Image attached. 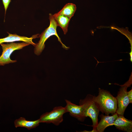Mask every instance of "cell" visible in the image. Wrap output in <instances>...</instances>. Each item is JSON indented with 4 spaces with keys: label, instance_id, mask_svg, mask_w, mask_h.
Here are the masks:
<instances>
[{
    "label": "cell",
    "instance_id": "1",
    "mask_svg": "<svg viewBox=\"0 0 132 132\" xmlns=\"http://www.w3.org/2000/svg\"><path fill=\"white\" fill-rule=\"evenodd\" d=\"M99 93L94 96V100L99 111L106 115H113L116 113L117 103L116 97L107 90L99 88Z\"/></svg>",
    "mask_w": 132,
    "mask_h": 132
},
{
    "label": "cell",
    "instance_id": "2",
    "mask_svg": "<svg viewBox=\"0 0 132 132\" xmlns=\"http://www.w3.org/2000/svg\"><path fill=\"white\" fill-rule=\"evenodd\" d=\"M49 19L50 24L49 26L46 28L39 36L40 40L38 43L36 44L34 49V54L38 55H40L45 48V43L47 40L50 37L55 35L57 37L58 41L61 44L62 47L66 50L68 49L69 47H67L63 44L60 38L58 36L56 28L58 26L53 15L49 14Z\"/></svg>",
    "mask_w": 132,
    "mask_h": 132
},
{
    "label": "cell",
    "instance_id": "3",
    "mask_svg": "<svg viewBox=\"0 0 132 132\" xmlns=\"http://www.w3.org/2000/svg\"><path fill=\"white\" fill-rule=\"evenodd\" d=\"M94 96L91 94L87 95L84 99H80L79 105L83 106L85 117H88L91 119L93 129L89 132H96V127L98 123V116L99 111L94 100Z\"/></svg>",
    "mask_w": 132,
    "mask_h": 132
},
{
    "label": "cell",
    "instance_id": "4",
    "mask_svg": "<svg viewBox=\"0 0 132 132\" xmlns=\"http://www.w3.org/2000/svg\"><path fill=\"white\" fill-rule=\"evenodd\" d=\"M2 47V52L0 56V66H4L10 63L16 62V60H12L10 56L11 53L14 51L22 49L30 44L23 42L21 43H12L10 44H0Z\"/></svg>",
    "mask_w": 132,
    "mask_h": 132
},
{
    "label": "cell",
    "instance_id": "5",
    "mask_svg": "<svg viewBox=\"0 0 132 132\" xmlns=\"http://www.w3.org/2000/svg\"><path fill=\"white\" fill-rule=\"evenodd\" d=\"M67 111L65 107L58 106L54 107L50 112L44 113L39 119L40 123H52L59 125L63 121V115Z\"/></svg>",
    "mask_w": 132,
    "mask_h": 132
},
{
    "label": "cell",
    "instance_id": "6",
    "mask_svg": "<svg viewBox=\"0 0 132 132\" xmlns=\"http://www.w3.org/2000/svg\"><path fill=\"white\" fill-rule=\"evenodd\" d=\"M132 83V78H131L127 82L121 86L118 92L116 97L117 103L116 113L118 115H123L126 108L130 103L127 89Z\"/></svg>",
    "mask_w": 132,
    "mask_h": 132
},
{
    "label": "cell",
    "instance_id": "7",
    "mask_svg": "<svg viewBox=\"0 0 132 132\" xmlns=\"http://www.w3.org/2000/svg\"><path fill=\"white\" fill-rule=\"evenodd\" d=\"M65 100L66 105L65 108L67 112H69L71 116L76 118L79 121H84L86 118L84 116L82 106L76 105L67 99Z\"/></svg>",
    "mask_w": 132,
    "mask_h": 132
},
{
    "label": "cell",
    "instance_id": "8",
    "mask_svg": "<svg viewBox=\"0 0 132 132\" xmlns=\"http://www.w3.org/2000/svg\"><path fill=\"white\" fill-rule=\"evenodd\" d=\"M118 116L116 113L111 116L101 114L99 116L101 120L96 127V132H103L107 127L113 125Z\"/></svg>",
    "mask_w": 132,
    "mask_h": 132
},
{
    "label": "cell",
    "instance_id": "9",
    "mask_svg": "<svg viewBox=\"0 0 132 132\" xmlns=\"http://www.w3.org/2000/svg\"><path fill=\"white\" fill-rule=\"evenodd\" d=\"M8 36L2 38H0V44L4 42H13L16 41H22L29 44H31L34 47L36 44L34 43L32 41L33 39L36 38L38 37V34H36L33 36L29 38L24 36H21L17 34H11L7 32Z\"/></svg>",
    "mask_w": 132,
    "mask_h": 132
},
{
    "label": "cell",
    "instance_id": "10",
    "mask_svg": "<svg viewBox=\"0 0 132 132\" xmlns=\"http://www.w3.org/2000/svg\"><path fill=\"white\" fill-rule=\"evenodd\" d=\"M113 125L120 130L126 132H132V121L125 118L123 115H118Z\"/></svg>",
    "mask_w": 132,
    "mask_h": 132
},
{
    "label": "cell",
    "instance_id": "11",
    "mask_svg": "<svg viewBox=\"0 0 132 132\" xmlns=\"http://www.w3.org/2000/svg\"><path fill=\"white\" fill-rule=\"evenodd\" d=\"M40 123L39 119L33 121H29L26 120L23 117H20L16 119L14 122V125L16 128L18 127H25L28 130L34 128L38 126Z\"/></svg>",
    "mask_w": 132,
    "mask_h": 132
},
{
    "label": "cell",
    "instance_id": "12",
    "mask_svg": "<svg viewBox=\"0 0 132 132\" xmlns=\"http://www.w3.org/2000/svg\"><path fill=\"white\" fill-rule=\"evenodd\" d=\"M58 26H60L62 29L65 34L67 32V29L70 18L63 15H53Z\"/></svg>",
    "mask_w": 132,
    "mask_h": 132
},
{
    "label": "cell",
    "instance_id": "13",
    "mask_svg": "<svg viewBox=\"0 0 132 132\" xmlns=\"http://www.w3.org/2000/svg\"><path fill=\"white\" fill-rule=\"evenodd\" d=\"M76 9V7L75 4L68 3L66 4L59 12L54 15H63L71 18L73 16Z\"/></svg>",
    "mask_w": 132,
    "mask_h": 132
},
{
    "label": "cell",
    "instance_id": "14",
    "mask_svg": "<svg viewBox=\"0 0 132 132\" xmlns=\"http://www.w3.org/2000/svg\"><path fill=\"white\" fill-rule=\"evenodd\" d=\"M3 4L5 10V15L9 5L11 1V0H2Z\"/></svg>",
    "mask_w": 132,
    "mask_h": 132
},
{
    "label": "cell",
    "instance_id": "15",
    "mask_svg": "<svg viewBox=\"0 0 132 132\" xmlns=\"http://www.w3.org/2000/svg\"><path fill=\"white\" fill-rule=\"evenodd\" d=\"M128 95L129 100L130 103H132V89L128 92Z\"/></svg>",
    "mask_w": 132,
    "mask_h": 132
}]
</instances>
